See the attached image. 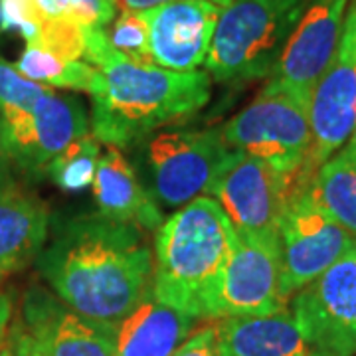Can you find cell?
Returning a JSON list of instances; mask_svg holds the SVG:
<instances>
[{
    "instance_id": "6da1fadb",
    "label": "cell",
    "mask_w": 356,
    "mask_h": 356,
    "mask_svg": "<svg viewBox=\"0 0 356 356\" xmlns=\"http://www.w3.org/2000/svg\"><path fill=\"white\" fill-rule=\"evenodd\" d=\"M38 267L74 313L115 327L153 291L154 257L143 232L102 214L62 224Z\"/></svg>"
},
{
    "instance_id": "7a4b0ae2",
    "label": "cell",
    "mask_w": 356,
    "mask_h": 356,
    "mask_svg": "<svg viewBox=\"0 0 356 356\" xmlns=\"http://www.w3.org/2000/svg\"><path fill=\"white\" fill-rule=\"evenodd\" d=\"M86 58L97 70L91 129L105 147L127 149L156 129L184 121L210 102L206 72L135 64L109 44L105 28H86Z\"/></svg>"
},
{
    "instance_id": "3957f363",
    "label": "cell",
    "mask_w": 356,
    "mask_h": 356,
    "mask_svg": "<svg viewBox=\"0 0 356 356\" xmlns=\"http://www.w3.org/2000/svg\"><path fill=\"white\" fill-rule=\"evenodd\" d=\"M236 229L212 196L178 208L154 234L153 295L194 318H216Z\"/></svg>"
},
{
    "instance_id": "277c9868",
    "label": "cell",
    "mask_w": 356,
    "mask_h": 356,
    "mask_svg": "<svg viewBox=\"0 0 356 356\" xmlns=\"http://www.w3.org/2000/svg\"><path fill=\"white\" fill-rule=\"evenodd\" d=\"M0 123L10 161L30 177H46L51 161L89 133L83 105L24 77L0 58Z\"/></svg>"
},
{
    "instance_id": "5b68a950",
    "label": "cell",
    "mask_w": 356,
    "mask_h": 356,
    "mask_svg": "<svg viewBox=\"0 0 356 356\" xmlns=\"http://www.w3.org/2000/svg\"><path fill=\"white\" fill-rule=\"evenodd\" d=\"M307 0H229L206 58V74L222 83L269 77L305 10Z\"/></svg>"
},
{
    "instance_id": "8992f818",
    "label": "cell",
    "mask_w": 356,
    "mask_h": 356,
    "mask_svg": "<svg viewBox=\"0 0 356 356\" xmlns=\"http://www.w3.org/2000/svg\"><path fill=\"white\" fill-rule=\"evenodd\" d=\"M220 129L232 151L261 159L295 180L311 151L309 102L269 83Z\"/></svg>"
},
{
    "instance_id": "52a82bcc",
    "label": "cell",
    "mask_w": 356,
    "mask_h": 356,
    "mask_svg": "<svg viewBox=\"0 0 356 356\" xmlns=\"http://www.w3.org/2000/svg\"><path fill=\"white\" fill-rule=\"evenodd\" d=\"M232 149L222 129H168L147 145V163L154 200L166 208H182L210 194L229 161Z\"/></svg>"
},
{
    "instance_id": "ba28073f",
    "label": "cell",
    "mask_w": 356,
    "mask_h": 356,
    "mask_svg": "<svg viewBox=\"0 0 356 356\" xmlns=\"http://www.w3.org/2000/svg\"><path fill=\"white\" fill-rule=\"evenodd\" d=\"M311 151L297 186L309 184L318 166L339 153L356 129V0L346 10L337 54L309 97Z\"/></svg>"
},
{
    "instance_id": "9c48e42d",
    "label": "cell",
    "mask_w": 356,
    "mask_h": 356,
    "mask_svg": "<svg viewBox=\"0 0 356 356\" xmlns=\"http://www.w3.org/2000/svg\"><path fill=\"white\" fill-rule=\"evenodd\" d=\"M297 180L266 161L232 151L210 196L228 214L236 232L280 243V224Z\"/></svg>"
},
{
    "instance_id": "30bf717a",
    "label": "cell",
    "mask_w": 356,
    "mask_h": 356,
    "mask_svg": "<svg viewBox=\"0 0 356 356\" xmlns=\"http://www.w3.org/2000/svg\"><path fill=\"white\" fill-rule=\"evenodd\" d=\"M355 243V236L313 200L307 186H299L285 206L280 224L281 287L285 299L317 280Z\"/></svg>"
},
{
    "instance_id": "8fae6325",
    "label": "cell",
    "mask_w": 356,
    "mask_h": 356,
    "mask_svg": "<svg viewBox=\"0 0 356 356\" xmlns=\"http://www.w3.org/2000/svg\"><path fill=\"white\" fill-rule=\"evenodd\" d=\"M313 356H356V243L293 297Z\"/></svg>"
},
{
    "instance_id": "7c38bea8",
    "label": "cell",
    "mask_w": 356,
    "mask_h": 356,
    "mask_svg": "<svg viewBox=\"0 0 356 356\" xmlns=\"http://www.w3.org/2000/svg\"><path fill=\"white\" fill-rule=\"evenodd\" d=\"M348 0H311L269 76V86L309 102L343 36Z\"/></svg>"
},
{
    "instance_id": "4fadbf2b",
    "label": "cell",
    "mask_w": 356,
    "mask_h": 356,
    "mask_svg": "<svg viewBox=\"0 0 356 356\" xmlns=\"http://www.w3.org/2000/svg\"><path fill=\"white\" fill-rule=\"evenodd\" d=\"M280 243L236 232L216 301V318L267 315L285 309Z\"/></svg>"
},
{
    "instance_id": "5bb4252c",
    "label": "cell",
    "mask_w": 356,
    "mask_h": 356,
    "mask_svg": "<svg viewBox=\"0 0 356 356\" xmlns=\"http://www.w3.org/2000/svg\"><path fill=\"white\" fill-rule=\"evenodd\" d=\"M222 4L214 0H172L147 10L154 65L194 72L208 58Z\"/></svg>"
},
{
    "instance_id": "9a60e30c",
    "label": "cell",
    "mask_w": 356,
    "mask_h": 356,
    "mask_svg": "<svg viewBox=\"0 0 356 356\" xmlns=\"http://www.w3.org/2000/svg\"><path fill=\"white\" fill-rule=\"evenodd\" d=\"M20 321L42 356H115V325L81 317L44 289L26 295Z\"/></svg>"
},
{
    "instance_id": "2e32d148",
    "label": "cell",
    "mask_w": 356,
    "mask_h": 356,
    "mask_svg": "<svg viewBox=\"0 0 356 356\" xmlns=\"http://www.w3.org/2000/svg\"><path fill=\"white\" fill-rule=\"evenodd\" d=\"M91 188L99 214L109 220L131 224L140 232H154L165 222L156 200L143 188L133 166L117 147H105Z\"/></svg>"
},
{
    "instance_id": "e0dca14e",
    "label": "cell",
    "mask_w": 356,
    "mask_h": 356,
    "mask_svg": "<svg viewBox=\"0 0 356 356\" xmlns=\"http://www.w3.org/2000/svg\"><path fill=\"white\" fill-rule=\"evenodd\" d=\"M46 204L13 180L0 184V280L36 259L48 240Z\"/></svg>"
},
{
    "instance_id": "ac0fdd59",
    "label": "cell",
    "mask_w": 356,
    "mask_h": 356,
    "mask_svg": "<svg viewBox=\"0 0 356 356\" xmlns=\"http://www.w3.org/2000/svg\"><path fill=\"white\" fill-rule=\"evenodd\" d=\"M218 356H313L291 311L226 317L216 327Z\"/></svg>"
},
{
    "instance_id": "d6986e66",
    "label": "cell",
    "mask_w": 356,
    "mask_h": 356,
    "mask_svg": "<svg viewBox=\"0 0 356 356\" xmlns=\"http://www.w3.org/2000/svg\"><path fill=\"white\" fill-rule=\"evenodd\" d=\"M196 318L161 303L153 291L117 325L115 356H172Z\"/></svg>"
},
{
    "instance_id": "ffe728a7",
    "label": "cell",
    "mask_w": 356,
    "mask_h": 356,
    "mask_svg": "<svg viewBox=\"0 0 356 356\" xmlns=\"http://www.w3.org/2000/svg\"><path fill=\"white\" fill-rule=\"evenodd\" d=\"M307 191L334 222L356 238V163L343 149L318 166Z\"/></svg>"
},
{
    "instance_id": "44dd1931",
    "label": "cell",
    "mask_w": 356,
    "mask_h": 356,
    "mask_svg": "<svg viewBox=\"0 0 356 356\" xmlns=\"http://www.w3.org/2000/svg\"><path fill=\"white\" fill-rule=\"evenodd\" d=\"M14 67L24 77L46 88L50 86V88L74 89L88 93H91L97 77V70L88 62L64 60L36 46H26V50L22 51Z\"/></svg>"
},
{
    "instance_id": "7402d4cb",
    "label": "cell",
    "mask_w": 356,
    "mask_h": 356,
    "mask_svg": "<svg viewBox=\"0 0 356 356\" xmlns=\"http://www.w3.org/2000/svg\"><path fill=\"white\" fill-rule=\"evenodd\" d=\"M102 143L91 133L74 140L46 170V177L64 192H81L93 184L95 168L102 156Z\"/></svg>"
},
{
    "instance_id": "603a6c76",
    "label": "cell",
    "mask_w": 356,
    "mask_h": 356,
    "mask_svg": "<svg viewBox=\"0 0 356 356\" xmlns=\"http://www.w3.org/2000/svg\"><path fill=\"white\" fill-rule=\"evenodd\" d=\"M107 34L109 44L121 56L135 64L153 65V54H151V36H149V20L145 13H131L121 10L119 18Z\"/></svg>"
},
{
    "instance_id": "cb8c5ba5",
    "label": "cell",
    "mask_w": 356,
    "mask_h": 356,
    "mask_svg": "<svg viewBox=\"0 0 356 356\" xmlns=\"http://www.w3.org/2000/svg\"><path fill=\"white\" fill-rule=\"evenodd\" d=\"M26 46H36L64 60H83L86 58V28L65 16L44 18L40 22L34 40L28 42Z\"/></svg>"
},
{
    "instance_id": "d4e9b609",
    "label": "cell",
    "mask_w": 356,
    "mask_h": 356,
    "mask_svg": "<svg viewBox=\"0 0 356 356\" xmlns=\"http://www.w3.org/2000/svg\"><path fill=\"white\" fill-rule=\"evenodd\" d=\"M60 16L72 18L83 28H105L113 20L115 0H58Z\"/></svg>"
},
{
    "instance_id": "484cf974",
    "label": "cell",
    "mask_w": 356,
    "mask_h": 356,
    "mask_svg": "<svg viewBox=\"0 0 356 356\" xmlns=\"http://www.w3.org/2000/svg\"><path fill=\"white\" fill-rule=\"evenodd\" d=\"M0 356H42L32 334L20 318L14 323L13 329H8L4 344L0 346Z\"/></svg>"
},
{
    "instance_id": "4316f807",
    "label": "cell",
    "mask_w": 356,
    "mask_h": 356,
    "mask_svg": "<svg viewBox=\"0 0 356 356\" xmlns=\"http://www.w3.org/2000/svg\"><path fill=\"white\" fill-rule=\"evenodd\" d=\"M172 356H218L216 327H204L180 344Z\"/></svg>"
},
{
    "instance_id": "83f0119b",
    "label": "cell",
    "mask_w": 356,
    "mask_h": 356,
    "mask_svg": "<svg viewBox=\"0 0 356 356\" xmlns=\"http://www.w3.org/2000/svg\"><path fill=\"white\" fill-rule=\"evenodd\" d=\"M166 2H172V0H115V6L119 10H131V13H147V10H153L161 4ZM218 4L226 6L229 0H214Z\"/></svg>"
},
{
    "instance_id": "f1b7e54d",
    "label": "cell",
    "mask_w": 356,
    "mask_h": 356,
    "mask_svg": "<svg viewBox=\"0 0 356 356\" xmlns=\"http://www.w3.org/2000/svg\"><path fill=\"white\" fill-rule=\"evenodd\" d=\"M10 318H13V299L4 289H0V346L4 344V339L8 334Z\"/></svg>"
},
{
    "instance_id": "f546056e",
    "label": "cell",
    "mask_w": 356,
    "mask_h": 356,
    "mask_svg": "<svg viewBox=\"0 0 356 356\" xmlns=\"http://www.w3.org/2000/svg\"><path fill=\"white\" fill-rule=\"evenodd\" d=\"M10 178V154L6 149V140H4V131H2V123H0V184L8 182Z\"/></svg>"
},
{
    "instance_id": "4dcf8cb0",
    "label": "cell",
    "mask_w": 356,
    "mask_h": 356,
    "mask_svg": "<svg viewBox=\"0 0 356 356\" xmlns=\"http://www.w3.org/2000/svg\"><path fill=\"white\" fill-rule=\"evenodd\" d=\"M343 151L356 163V129H355V133H353V137H350V139H348V143H346V145L343 147Z\"/></svg>"
},
{
    "instance_id": "1f68e13d",
    "label": "cell",
    "mask_w": 356,
    "mask_h": 356,
    "mask_svg": "<svg viewBox=\"0 0 356 356\" xmlns=\"http://www.w3.org/2000/svg\"><path fill=\"white\" fill-rule=\"evenodd\" d=\"M4 28H2V0H0V32H2Z\"/></svg>"
}]
</instances>
